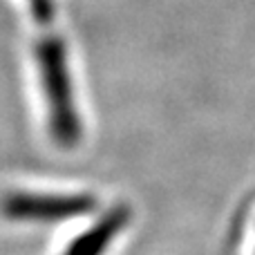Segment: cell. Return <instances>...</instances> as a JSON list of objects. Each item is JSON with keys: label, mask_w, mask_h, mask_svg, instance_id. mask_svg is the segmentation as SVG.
I'll use <instances>...</instances> for the list:
<instances>
[{"label": "cell", "mask_w": 255, "mask_h": 255, "mask_svg": "<svg viewBox=\"0 0 255 255\" xmlns=\"http://www.w3.org/2000/svg\"><path fill=\"white\" fill-rule=\"evenodd\" d=\"M36 58L40 67L45 99L49 106V128L58 145L72 148L81 139L79 115L72 99L70 74H67L65 45L58 36H45L36 47Z\"/></svg>", "instance_id": "1"}, {"label": "cell", "mask_w": 255, "mask_h": 255, "mask_svg": "<svg viewBox=\"0 0 255 255\" xmlns=\"http://www.w3.org/2000/svg\"><path fill=\"white\" fill-rule=\"evenodd\" d=\"M94 208L88 195H31L11 193L2 199V213L18 222H61Z\"/></svg>", "instance_id": "2"}, {"label": "cell", "mask_w": 255, "mask_h": 255, "mask_svg": "<svg viewBox=\"0 0 255 255\" xmlns=\"http://www.w3.org/2000/svg\"><path fill=\"white\" fill-rule=\"evenodd\" d=\"M128 224V208H115L112 213H108L92 231H88L85 235H81L65 255H101L103 249L112 242L119 229H124Z\"/></svg>", "instance_id": "3"}, {"label": "cell", "mask_w": 255, "mask_h": 255, "mask_svg": "<svg viewBox=\"0 0 255 255\" xmlns=\"http://www.w3.org/2000/svg\"><path fill=\"white\" fill-rule=\"evenodd\" d=\"M31 4V11H34V16L38 18L40 22H49L54 16V4L52 0H29Z\"/></svg>", "instance_id": "4"}]
</instances>
